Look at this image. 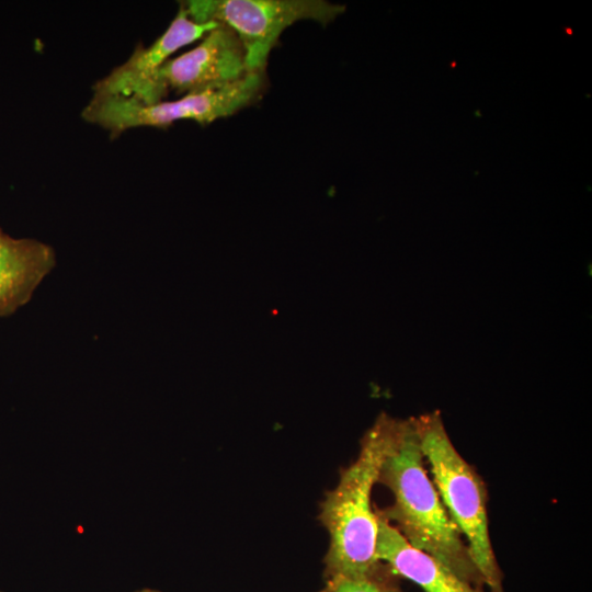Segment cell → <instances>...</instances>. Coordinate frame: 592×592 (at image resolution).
I'll use <instances>...</instances> for the list:
<instances>
[{
  "label": "cell",
  "instance_id": "cell-1",
  "mask_svg": "<svg viewBox=\"0 0 592 592\" xmlns=\"http://www.w3.org/2000/svg\"><path fill=\"white\" fill-rule=\"evenodd\" d=\"M413 418L400 420L378 478L394 502L378 513L414 548L435 558L466 582L485 588L468 547L429 478Z\"/></svg>",
  "mask_w": 592,
  "mask_h": 592
},
{
  "label": "cell",
  "instance_id": "cell-2",
  "mask_svg": "<svg viewBox=\"0 0 592 592\" xmlns=\"http://www.w3.org/2000/svg\"><path fill=\"white\" fill-rule=\"evenodd\" d=\"M399 419L380 413L361 440L356 458L327 492L319 519L329 536V578H365L377 573L379 517L372 492L399 429Z\"/></svg>",
  "mask_w": 592,
  "mask_h": 592
},
{
  "label": "cell",
  "instance_id": "cell-3",
  "mask_svg": "<svg viewBox=\"0 0 592 592\" xmlns=\"http://www.w3.org/2000/svg\"><path fill=\"white\" fill-rule=\"evenodd\" d=\"M413 420L433 483L449 517L465 537L485 585L489 592H503L502 572L489 536L483 480L452 443L439 411Z\"/></svg>",
  "mask_w": 592,
  "mask_h": 592
},
{
  "label": "cell",
  "instance_id": "cell-4",
  "mask_svg": "<svg viewBox=\"0 0 592 592\" xmlns=\"http://www.w3.org/2000/svg\"><path fill=\"white\" fill-rule=\"evenodd\" d=\"M264 87L265 72H252L234 83L186 93L174 101L145 104L130 98L92 96L82 110V118L112 137L135 127L166 128L182 119L206 125L252 104Z\"/></svg>",
  "mask_w": 592,
  "mask_h": 592
},
{
  "label": "cell",
  "instance_id": "cell-5",
  "mask_svg": "<svg viewBox=\"0 0 592 592\" xmlns=\"http://www.w3.org/2000/svg\"><path fill=\"white\" fill-rule=\"evenodd\" d=\"M183 5L193 21L214 22L235 32L249 73L265 72L270 53L285 29L300 20L325 25L344 10L323 0H190Z\"/></svg>",
  "mask_w": 592,
  "mask_h": 592
},
{
  "label": "cell",
  "instance_id": "cell-6",
  "mask_svg": "<svg viewBox=\"0 0 592 592\" xmlns=\"http://www.w3.org/2000/svg\"><path fill=\"white\" fill-rule=\"evenodd\" d=\"M247 73L241 42L234 31L219 24L206 33L197 46L170 58L160 68L153 86L156 100L163 101L169 90L186 94L220 88Z\"/></svg>",
  "mask_w": 592,
  "mask_h": 592
},
{
  "label": "cell",
  "instance_id": "cell-7",
  "mask_svg": "<svg viewBox=\"0 0 592 592\" xmlns=\"http://www.w3.org/2000/svg\"><path fill=\"white\" fill-rule=\"evenodd\" d=\"M218 25L193 21L182 3L168 29L152 44L136 47L124 64L93 86V96H123L145 104L156 103L153 86L160 68L178 49L202 38Z\"/></svg>",
  "mask_w": 592,
  "mask_h": 592
},
{
  "label": "cell",
  "instance_id": "cell-8",
  "mask_svg": "<svg viewBox=\"0 0 592 592\" xmlns=\"http://www.w3.org/2000/svg\"><path fill=\"white\" fill-rule=\"evenodd\" d=\"M55 264L50 246L35 239L12 238L0 228V317L24 306Z\"/></svg>",
  "mask_w": 592,
  "mask_h": 592
},
{
  "label": "cell",
  "instance_id": "cell-9",
  "mask_svg": "<svg viewBox=\"0 0 592 592\" xmlns=\"http://www.w3.org/2000/svg\"><path fill=\"white\" fill-rule=\"evenodd\" d=\"M378 517L377 558L395 574L414 582L424 592H489L466 582L435 558L412 547L379 513Z\"/></svg>",
  "mask_w": 592,
  "mask_h": 592
},
{
  "label": "cell",
  "instance_id": "cell-10",
  "mask_svg": "<svg viewBox=\"0 0 592 592\" xmlns=\"http://www.w3.org/2000/svg\"><path fill=\"white\" fill-rule=\"evenodd\" d=\"M388 589L375 573L365 578H329L323 592H388Z\"/></svg>",
  "mask_w": 592,
  "mask_h": 592
},
{
  "label": "cell",
  "instance_id": "cell-11",
  "mask_svg": "<svg viewBox=\"0 0 592 592\" xmlns=\"http://www.w3.org/2000/svg\"><path fill=\"white\" fill-rule=\"evenodd\" d=\"M388 592H402V591H400L399 589L395 587H389Z\"/></svg>",
  "mask_w": 592,
  "mask_h": 592
},
{
  "label": "cell",
  "instance_id": "cell-12",
  "mask_svg": "<svg viewBox=\"0 0 592 592\" xmlns=\"http://www.w3.org/2000/svg\"><path fill=\"white\" fill-rule=\"evenodd\" d=\"M137 592H159V591L152 590V589H143V590H139Z\"/></svg>",
  "mask_w": 592,
  "mask_h": 592
}]
</instances>
